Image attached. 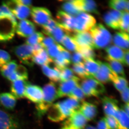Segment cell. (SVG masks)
<instances>
[{
    "instance_id": "cell-1",
    "label": "cell",
    "mask_w": 129,
    "mask_h": 129,
    "mask_svg": "<svg viewBox=\"0 0 129 129\" xmlns=\"http://www.w3.org/2000/svg\"><path fill=\"white\" fill-rule=\"evenodd\" d=\"M80 104L75 99L69 98L52 104L47 113L48 118L52 122L64 121L75 111H78Z\"/></svg>"
},
{
    "instance_id": "cell-2",
    "label": "cell",
    "mask_w": 129,
    "mask_h": 129,
    "mask_svg": "<svg viewBox=\"0 0 129 129\" xmlns=\"http://www.w3.org/2000/svg\"><path fill=\"white\" fill-rule=\"evenodd\" d=\"M17 24L15 16L3 3L0 6V42L9 41L14 37Z\"/></svg>"
},
{
    "instance_id": "cell-3",
    "label": "cell",
    "mask_w": 129,
    "mask_h": 129,
    "mask_svg": "<svg viewBox=\"0 0 129 129\" xmlns=\"http://www.w3.org/2000/svg\"><path fill=\"white\" fill-rule=\"evenodd\" d=\"M43 97L40 103L36 104L37 114L40 117L47 113L49 109L57 99V90L53 82H50L44 86L42 89Z\"/></svg>"
},
{
    "instance_id": "cell-4",
    "label": "cell",
    "mask_w": 129,
    "mask_h": 129,
    "mask_svg": "<svg viewBox=\"0 0 129 129\" xmlns=\"http://www.w3.org/2000/svg\"><path fill=\"white\" fill-rule=\"evenodd\" d=\"M90 32L93 39L95 48H106L111 44L112 35L102 24H96L90 30Z\"/></svg>"
},
{
    "instance_id": "cell-5",
    "label": "cell",
    "mask_w": 129,
    "mask_h": 129,
    "mask_svg": "<svg viewBox=\"0 0 129 129\" xmlns=\"http://www.w3.org/2000/svg\"><path fill=\"white\" fill-rule=\"evenodd\" d=\"M80 85L85 96L98 97L106 92L103 85L94 78L84 80Z\"/></svg>"
},
{
    "instance_id": "cell-6",
    "label": "cell",
    "mask_w": 129,
    "mask_h": 129,
    "mask_svg": "<svg viewBox=\"0 0 129 129\" xmlns=\"http://www.w3.org/2000/svg\"><path fill=\"white\" fill-rule=\"evenodd\" d=\"M95 19L90 14L81 12L75 17V32L89 31L96 24Z\"/></svg>"
},
{
    "instance_id": "cell-7",
    "label": "cell",
    "mask_w": 129,
    "mask_h": 129,
    "mask_svg": "<svg viewBox=\"0 0 129 129\" xmlns=\"http://www.w3.org/2000/svg\"><path fill=\"white\" fill-rule=\"evenodd\" d=\"M88 120L78 111L64 120L60 129H84Z\"/></svg>"
},
{
    "instance_id": "cell-8",
    "label": "cell",
    "mask_w": 129,
    "mask_h": 129,
    "mask_svg": "<svg viewBox=\"0 0 129 129\" xmlns=\"http://www.w3.org/2000/svg\"><path fill=\"white\" fill-rule=\"evenodd\" d=\"M15 55L24 64L32 67L34 65V51L32 46L24 44L16 46L14 49Z\"/></svg>"
},
{
    "instance_id": "cell-9",
    "label": "cell",
    "mask_w": 129,
    "mask_h": 129,
    "mask_svg": "<svg viewBox=\"0 0 129 129\" xmlns=\"http://www.w3.org/2000/svg\"><path fill=\"white\" fill-rule=\"evenodd\" d=\"M75 17L62 11H58L56 14L58 25L63 29L67 35L70 36L75 32Z\"/></svg>"
},
{
    "instance_id": "cell-10",
    "label": "cell",
    "mask_w": 129,
    "mask_h": 129,
    "mask_svg": "<svg viewBox=\"0 0 129 129\" xmlns=\"http://www.w3.org/2000/svg\"><path fill=\"white\" fill-rule=\"evenodd\" d=\"M69 36L73 40L78 47H89L92 49L95 48L92 36L89 31L75 32Z\"/></svg>"
},
{
    "instance_id": "cell-11",
    "label": "cell",
    "mask_w": 129,
    "mask_h": 129,
    "mask_svg": "<svg viewBox=\"0 0 129 129\" xmlns=\"http://www.w3.org/2000/svg\"><path fill=\"white\" fill-rule=\"evenodd\" d=\"M117 76L107 63L101 61L99 70L94 76V78L101 83H106L112 82Z\"/></svg>"
},
{
    "instance_id": "cell-12",
    "label": "cell",
    "mask_w": 129,
    "mask_h": 129,
    "mask_svg": "<svg viewBox=\"0 0 129 129\" xmlns=\"http://www.w3.org/2000/svg\"><path fill=\"white\" fill-rule=\"evenodd\" d=\"M15 17L19 19L24 20L28 18L30 13L28 7L19 4L16 1L3 3Z\"/></svg>"
},
{
    "instance_id": "cell-13",
    "label": "cell",
    "mask_w": 129,
    "mask_h": 129,
    "mask_svg": "<svg viewBox=\"0 0 129 129\" xmlns=\"http://www.w3.org/2000/svg\"><path fill=\"white\" fill-rule=\"evenodd\" d=\"M102 101L103 111L106 116H112L117 120L120 110L118 106L117 101L112 98L106 96L102 98Z\"/></svg>"
},
{
    "instance_id": "cell-14",
    "label": "cell",
    "mask_w": 129,
    "mask_h": 129,
    "mask_svg": "<svg viewBox=\"0 0 129 129\" xmlns=\"http://www.w3.org/2000/svg\"><path fill=\"white\" fill-rule=\"evenodd\" d=\"M30 13L34 22L38 25L42 26L51 19V12L45 8L33 7Z\"/></svg>"
},
{
    "instance_id": "cell-15",
    "label": "cell",
    "mask_w": 129,
    "mask_h": 129,
    "mask_svg": "<svg viewBox=\"0 0 129 129\" xmlns=\"http://www.w3.org/2000/svg\"><path fill=\"white\" fill-rule=\"evenodd\" d=\"M80 79L74 76L73 78L61 82L57 90V99L68 96L75 88L79 85Z\"/></svg>"
},
{
    "instance_id": "cell-16",
    "label": "cell",
    "mask_w": 129,
    "mask_h": 129,
    "mask_svg": "<svg viewBox=\"0 0 129 129\" xmlns=\"http://www.w3.org/2000/svg\"><path fill=\"white\" fill-rule=\"evenodd\" d=\"M24 97L33 102L39 104L43 97V91L41 87L28 83L25 88Z\"/></svg>"
},
{
    "instance_id": "cell-17",
    "label": "cell",
    "mask_w": 129,
    "mask_h": 129,
    "mask_svg": "<svg viewBox=\"0 0 129 129\" xmlns=\"http://www.w3.org/2000/svg\"><path fill=\"white\" fill-rule=\"evenodd\" d=\"M123 12L112 10L106 13L103 19L109 27L114 29H120V23Z\"/></svg>"
},
{
    "instance_id": "cell-18",
    "label": "cell",
    "mask_w": 129,
    "mask_h": 129,
    "mask_svg": "<svg viewBox=\"0 0 129 129\" xmlns=\"http://www.w3.org/2000/svg\"><path fill=\"white\" fill-rule=\"evenodd\" d=\"M35 30V26L33 23L24 19L21 20L17 23L16 32L21 37H27L34 34Z\"/></svg>"
},
{
    "instance_id": "cell-19",
    "label": "cell",
    "mask_w": 129,
    "mask_h": 129,
    "mask_svg": "<svg viewBox=\"0 0 129 129\" xmlns=\"http://www.w3.org/2000/svg\"><path fill=\"white\" fill-rule=\"evenodd\" d=\"M18 122L14 117L0 110V129H18Z\"/></svg>"
},
{
    "instance_id": "cell-20",
    "label": "cell",
    "mask_w": 129,
    "mask_h": 129,
    "mask_svg": "<svg viewBox=\"0 0 129 129\" xmlns=\"http://www.w3.org/2000/svg\"><path fill=\"white\" fill-rule=\"evenodd\" d=\"M79 111L88 121L93 120L97 115L98 109L96 106L87 102H83Z\"/></svg>"
},
{
    "instance_id": "cell-21",
    "label": "cell",
    "mask_w": 129,
    "mask_h": 129,
    "mask_svg": "<svg viewBox=\"0 0 129 129\" xmlns=\"http://www.w3.org/2000/svg\"><path fill=\"white\" fill-rule=\"evenodd\" d=\"M28 82L26 80H18L13 81L11 86V94L17 99L24 97V92Z\"/></svg>"
},
{
    "instance_id": "cell-22",
    "label": "cell",
    "mask_w": 129,
    "mask_h": 129,
    "mask_svg": "<svg viewBox=\"0 0 129 129\" xmlns=\"http://www.w3.org/2000/svg\"><path fill=\"white\" fill-rule=\"evenodd\" d=\"M74 4L82 12H87L96 14H99L96 4L91 0L73 1Z\"/></svg>"
},
{
    "instance_id": "cell-23",
    "label": "cell",
    "mask_w": 129,
    "mask_h": 129,
    "mask_svg": "<svg viewBox=\"0 0 129 129\" xmlns=\"http://www.w3.org/2000/svg\"><path fill=\"white\" fill-rule=\"evenodd\" d=\"M114 44L119 48L125 50H128V34L123 31L117 32L113 37Z\"/></svg>"
},
{
    "instance_id": "cell-24",
    "label": "cell",
    "mask_w": 129,
    "mask_h": 129,
    "mask_svg": "<svg viewBox=\"0 0 129 129\" xmlns=\"http://www.w3.org/2000/svg\"><path fill=\"white\" fill-rule=\"evenodd\" d=\"M106 51L110 57L125 65V52L120 48L115 46H111L106 48Z\"/></svg>"
},
{
    "instance_id": "cell-25",
    "label": "cell",
    "mask_w": 129,
    "mask_h": 129,
    "mask_svg": "<svg viewBox=\"0 0 129 129\" xmlns=\"http://www.w3.org/2000/svg\"><path fill=\"white\" fill-rule=\"evenodd\" d=\"M33 61L34 63L39 65H48L53 62V60L48 55L46 50L42 49L39 51L34 53Z\"/></svg>"
},
{
    "instance_id": "cell-26",
    "label": "cell",
    "mask_w": 129,
    "mask_h": 129,
    "mask_svg": "<svg viewBox=\"0 0 129 129\" xmlns=\"http://www.w3.org/2000/svg\"><path fill=\"white\" fill-rule=\"evenodd\" d=\"M0 102L5 108L12 110L16 106L17 99L11 93L4 92L0 94Z\"/></svg>"
},
{
    "instance_id": "cell-27",
    "label": "cell",
    "mask_w": 129,
    "mask_h": 129,
    "mask_svg": "<svg viewBox=\"0 0 129 129\" xmlns=\"http://www.w3.org/2000/svg\"><path fill=\"white\" fill-rule=\"evenodd\" d=\"M106 59L111 69L118 76L125 78L124 69L120 62L108 56L106 57Z\"/></svg>"
},
{
    "instance_id": "cell-28",
    "label": "cell",
    "mask_w": 129,
    "mask_h": 129,
    "mask_svg": "<svg viewBox=\"0 0 129 129\" xmlns=\"http://www.w3.org/2000/svg\"><path fill=\"white\" fill-rule=\"evenodd\" d=\"M100 61H95L94 59H85L84 64L86 71L94 78V76L99 70Z\"/></svg>"
},
{
    "instance_id": "cell-29",
    "label": "cell",
    "mask_w": 129,
    "mask_h": 129,
    "mask_svg": "<svg viewBox=\"0 0 129 129\" xmlns=\"http://www.w3.org/2000/svg\"><path fill=\"white\" fill-rule=\"evenodd\" d=\"M42 70L44 74L52 81V82L60 81V72L56 67L52 69L48 67V65H43L42 66Z\"/></svg>"
},
{
    "instance_id": "cell-30",
    "label": "cell",
    "mask_w": 129,
    "mask_h": 129,
    "mask_svg": "<svg viewBox=\"0 0 129 129\" xmlns=\"http://www.w3.org/2000/svg\"><path fill=\"white\" fill-rule=\"evenodd\" d=\"M109 6L111 8L116 11L122 12H128V1L112 0L109 2Z\"/></svg>"
},
{
    "instance_id": "cell-31",
    "label": "cell",
    "mask_w": 129,
    "mask_h": 129,
    "mask_svg": "<svg viewBox=\"0 0 129 129\" xmlns=\"http://www.w3.org/2000/svg\"><path fill=\"white\" fill-rule=\"evenodd\" d=\"M17 66L16 61H10L6 64L0 68L1 73L5 78L8 79L15 72Z\"/></svg>"
},
{
    "instance_id": "cell-32",
    "label": "cell",
    "mask_w": 129,
    "mask_h": 129,
    "mask_svg": "<svg viewBox=\"0 0 129 129\" xmlns=\"http://www.w3.org/2000/svg\"><path fill=\"white\" fill-rule=\"evenodd\" d=\"M62 8L66 13L73 16H76L83 12L74 4L73 1H67L63 3Z\"/></svg>"
},
{
    "instance_id": "cell-33",
    "label": "cell",
    "mask_w": 129,
    "mask_h": 129,
    "mask_svg": "<svg viewBox=\"0 0 129 129\" xmlns=\"http://www.w3.org/2000/svg\"><path fill=\"white\" fill-rule=\"evenodd\" d=\"M72 70L79 78L83 79L94 78L86 71L83 63L74 64L72 67Z\"/></svg>"
},
{
    "instance_id": "cell-34",
    "label": "cell",
    "mask_w": 129,
    "mask_h": 129,
    "mask_svg": "<svg viewBox=\"0 0 129 129\" xmlns=\"http://www.w3.org/2000/svg\"><path fill=\"white\" fill-rule=\"evenodd\" d=\"M43 34L40 32H35L28 37L26 40V44L30 46L41 43L44 38Z\"/></svg>"
},
{
    "instance_id": "cell-35",
    "label": "cell",
    "mask_w": 129,
    "mask_h": 129,
    "mask_svg": "<svg viewBox=\"0 0 129 129\" xmlns=\"http://www.w3.org/2000/svg\"><path fill=\"white\" fill-rule=\"evenodd\" d=\"M53 61L54 62L56 68L59 70H62L67 68L71 63V62L67 60L61 53H59L53 59Z\"/></svg>"
},
{
    "instance_id": "cell-36",
    "label": "cell",
    "mask_w": 129,
    "mask_h": 129,
    "mask_svg": "<svg viewBox=\"0 0 129 129\" xmlns=\"http://www.w3.org/2000/svg\"><path fill=\"white\" fill-rule=\"evenodd\" d=\"M65 32V31L57 25L50 34L49 36L53 38L57 43H61L63 37L66 35L64 33Z\"/></svg>"
},
{
    "instance_id": "cell-37",
    "label": "cell",
    "mask_w": 129,
    "mask_h": 129,
    "mask_svg": "<svg viewBox=\"0 0 129 129\" xmlns=\"http://www.w3.org/2000/svg\"><path fill=\"white\" fill-rule=\"evenodd\" d=\"M68 96L79 102H83L85 97L80 85L75 88Z\"/></svg>"
},
{
    "instance_id": "cell-38",
    "label": "cell",
    "mask_w": 129,
    "mask_h": 129,
    "mask_svg": "<svg viewBox=\"0 0 129 129\" xmlns=\"http://www.w3.org/2000/svg\"><path fill=\"white\" fill-rule=\"evenodd\" d=\"M65 47L72 51H77L78 46L69 36L66 35L63 37L61 43Z\"/></svg>"
},
{
    "instance_id": "cell-39",
    "label": "cell",
    "mask_w": 129,
    "mask_h": 129,
    "mask_svg": "<svg viewBox=\"0 0 129 129\" xmlns=\"http://www.w3.org/2000/svg\"><path fill=\"white\" fill-rule=\"evenodd\" d=\"M115 88L119 92H121L128 86V83L125 78L117 76L112 81Z\"/></svg>"
},
{
    "instance_id": "cell-40",
    "label": "cell",
    "mask_w": 129,
    "mask_h": 129,
    "mask_svg": "<svg viewBox=\"0 0 129 129\" xmlns=\"http://www.w3.org/2000/svg\"><path fill=\"white\" fill-rule=\"evenodd\" d=\"M117 120L120 125V129H129V115L120 108Z\"/></svg>"
},
{
    "instance_id": "cell-41",
    "label": "cell",
    "mask_w": 129,
    "mask_h": 129,
    "mask_svg": "<svg viewBox=\"0 0 129 129\" xmlns=\"http://www.w3.org/2000/svg\"><path fill=\"white\" fill-rule=\"evenodd\" d=\"M77 51L80 52L86 59H94L95 54L93 49L89 47H78Z\"/></svg>"
},
{
    "instance_id": "cell-42",
    "label": "cell",
    "mask_w": 129,
    "mask_h": 129,
    "mask_svg": "<svg viewBox=\"0 0 129 129\" xmlns=\"http://www.w3.org/2000/svg\"><path fill=\"white\" fill-rule=\"evenodd\" d=\"M62 47L59 44L56 43L48 47L46 50L48 55L53 60L61 52Z\"/></svg>"
},
{
    "instance_id": "cell-43",
    "label": "cell",
    "mask_w": 129,
    "mask_h": 129,
    "mask_svg": "<svg viewBox=\"0 0 129 129\" xmlns=\"http://www.w3.org/2000/svg\"><path fill=\"white\" fill-rule=\"evenodd\" d=\"M58 69L59 70L60 72L61 82L68 80L70 79L73 78L75 76L74 75L73 72L72 70L68 68H65L62 70Z\"/></svg>"
},
{
    "instance_id": "cell-44",
    "label": "cell",
    "mask_w": 129,
    "mask_h": 129,
    "mask_svg": "<svg viewBox=\"0 0 129 129\" xmlns=\"http://www.w3.org/2000/svg\"><path fill=\"white\" fill-rule=\"evenodd\" d=\"M120 29L128 34L129 13L128 12H123L122 18L120 23Z\"/></svg>"
},
{
    "instance_id": "cell-45",
    "label": "cell",
    "mask_w": 129,
    "mask_h": 129,
    "mask_svg": "<svg viewBox=\"0 0 129 129\" xmlns=\"http://www.w3.org/2000/svg\"><path fill=\"white\" fill-rule=\"evenodd\" d=\"M15 72L19 80H26L28 79L27 70L25 67L22 65H18Z\"/></svg>"
},
{
    "instance_id": "cell-46",
    "label": "cell",
    "mask_w": 129,
    "mask_h": 129,
    "mask_svg": "<svg viewBox=\"0 0 129 129\" xmlns=\"http://www.w3.org/2000/svg\"><path fill=\"white\" fill-rule=\"evenodd\" d=\"M57 23L56 21L51 19L46 24L42 26L44 28L43 32L44 34L49 36L50 34L57 27Z\"/></svg>"
},
{
    "instance_id": "cell-47",
    "label": "cell",
    "mask_w": 129,
    "mask_h": 129,
    "mask_svg": "<svg viewBox=\"0 0 129 129\" xmlns=\"http://www.w3.org/2000/svg\"><path fill=\"white\" fill-rule=\"evenodd\" d=\"M105 119L108 124L112 129H120V125L118 120L112 116H106Z\"/></svg>"
},
{
    "instance_id": "cell-48",
    "label": "cell",
    "mask_w": 129,
    "mask_h": 129,
    "mask_svg": "<svg viewBox=\"0 0 129 129\" xmlns=\"http://www.w3.org/2000/svg\"><path fill=\"white\" fill-rule=\"evenodd\" d=\"M11 56L6 51L0 49V68L9 62Z\"/></svg>"
},
{
    "instance_id": "cell-49",
    "label": "cell",
    "mask_w": 129,
    "mask_h": 129,
    "mask_svg": "<svg viewBox=\"0 0 129 129\" xmlns=\"http://www.w3.org/2000/svg\"><path fill=\"white\" fill-rule=\"evenodd\" d=\"M85 59L84 57L80 52L76 51L73 54L71 60L74 64H77L84 63Z\"/></svg>"
},
{
    "instance_id": "cell-50",
    "label": "cell",
    "mask_w": 129,
    "mask_h": 129,
    "mask_svg": "<svg viewBox=\"0 0 129 129\" xmlns=\"http://www.w3.org/2000/svg\"><path fill=\"white\" fill-rule=\"evenodd\" d=\"M41 44H42L44 49L46 50L53 44H56V42L53 38L50 36L47 37H44L43 40Z\"/></svg>"
},
{
    "instance_id": "cell-51",
    "label": "cell",
    "mask_w": 129,
    "mask_h": 129,
    "mask_svg": "<svg viewBox=\"0 0 129 129\" xmlns=\"http://www.w3.org/2000/svg\"><path fill=\"white\" fill-rule=\"evenodd\" d=\"M97 129H112L108 124L105 117L101 119L98 122Z\"/></svg>"
},
{
    "instance_id": "cell-52",
    "label": "cell",
    "mask_w": 129,
    "mask_h": 129,
    "mask_svg": "<svg viewBox=\"0 0 129 129\" xmlns=\"http://www.w3.org/2000/svg\"><path fill=\"white\" fill-rule=\"evenodd\" d=\"M120 92L122 101L124 102L125 104L129 103L128 86L125 88L124 89Z\"/></svg>"
},
{
    "instance_id": "cell-53",
    "label": "cell",
    "mask_w": 129,
    "mask_h": 129,
    "mask_svg": "<svg viewBox=\"0 0 129 129\" xmlns=\"http://www.w3.org/2000/svg\"><path fill=\"white\" fill-rule=\"evenodd\" d=\"M60 53L62 54L63 56L67 60L71 62V57L70 53L68 51L66 50L64 48H63V47H62V48Z\"/></svg>"
},
{
    "instance_id": "cell-54",
    "label": "cell",
    "mask_w": 129,
    "mask_h": 129,
    "mask_svg": "<svg viewBox=\"0 0 129 129\" xmlns=\"http://www.w3.org/2000/svg\"><path fill=\"white\" fill-rule=\"evenodd\" d=\"M32 46L34 51V53H36L44 48L41 43L36 44Z\"/></svg>"
},
{
    "instance_id": "cell-55",
    "label": "cell",
    "mask_w": 129,
    "mask_h": 129,
    "mask_svg": "<svg viewBox=\"0 0 129 129\" xmlns=\"http://www.w3.org/2000/svg\"><path fill=\"white\" fill-rule=\"evenodd\" d=\"M17 2L19 4L25 6H29L32 4V1H27V0H16Z\"/></svg>"
},
{
    "instance_id": "cell-56",
    "label": "cell",
    "mask_w": 129,
    "mask_h": 129,
    "mask_svg": "<svg viewBox=\"0 0 129 129\" xmlns=\"http://www.w3.org/2000/svg\"><path fill=\"white\" fill-rule=\"evenodd\" d=\"M120 109L124 111L127 115H129V103L123 105V106H121V108Z\"/></svg>"
},
{
    "instance_id": "cell-57",
    "label": "cell",
    "mask_w": 129,
    "mask_h": 129,
    "mask_svg": "<svg viewBox=\"0 0 129 129\" xmlns=\"http://www.w3.org/2000/svg\"><path fill=\"white\" fill-rule=\"evenodd\" d=\"M124 61L125 65L128 66L129 64V51L128 50L126 51L124 54Z\"/></svg>"
},
{
    "instance_id": "cell-58",
    "label": "cell",
    "mask_w": 129,
    "mask_h": 129,
    "mask_svg": "<svg viewBox=\"0 0 129 129\" xmlns=\"http://www.w3.org/2000/svg\"><path fill=\"white\" fill-rule=\"evenodd\" d=\"M84 129H97L96 127L91 125H86Z\"/></svg>"
}]
</instances>
